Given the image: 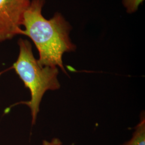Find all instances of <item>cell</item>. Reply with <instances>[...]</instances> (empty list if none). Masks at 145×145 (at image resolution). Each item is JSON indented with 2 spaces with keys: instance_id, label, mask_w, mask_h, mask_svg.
Returning <instances> with one entry per match:
<instances>
[{
  "instance_id": "3",
  "label": "cell",
  "mask_w": 145,
  "mask_h": 145,
  "mask_svg": "<svg viewBox=\"0 0 145 145\" xmlns=\"http://www.w3.org/2000/svg\"><path fill=\"white\" fill-rule=\"evenodd\" d=\"M30 1L0 0V43L22 33L23 16Z\"/></svg>"
},
{
  "instance_id": "6",
  "label": "cell",
  "mask_w": 145,
  "mask_h": 145,
  "mask_svg": "<svg viewBox=\"0 0 145 145\" xmlns=\"http://www.w3.org/2000/svg\"><path fill=\"white\" fill-rule=\"evenodd\" d=\"M62 142L58 138H53L51 141L43 140L42 145H62Z\"/></svg>"
},
{
  "instance_id": "7",
  "label": "cell",
  "mask_w": 145,
  "mask_h": 145,
  "mask_svg": "<svg viewBox=\"0 0 145 145\" xmlns=\"http://www.w3.org/2000/svg\"><path fill=\"white\" fill-rule=\"evenodd\" d=\"M23 1H31V0H23Z\"/></svg>"
},
{
  "instance_id": "5",
  "label": "cell",
  "mask_w": 145,
  "mask_h": 145,
  "mask_svg": "<svg viewBox=\"0 0 145 145\" xmlns=\"http://www.w3.org/2000/svg\"><path fill=\"white\" fill-rule=\"evenodd\" d=\"M144 0H123V3L129 14L135 12Z\"/></svg>"
},
{
  "instance_id": "2",
  "label": "cell",
  "mask_w": 145,
  "mask_h": 145,
  "mask_svg": "<svg viewBox=\"0 0 145 145\" xmlns=\"http://www.w3.org/2000/svg\"><path fill=\"white\" fill-rule=\"evenodd\" d=\"M19 54L12 65L16 74L30 92L31 99L18 104H25L31 110L32 125L35 124L40 105L45 93L48 90H56L60 87L57 79L58 68L42 66L34 57L31 43L26 39L18 41Z\"/></svg>"
},
{
  "instance_id": "4",
  "label": "cell",
  "mask_w": 145,
  "mask_h": 145,
  "mask_svg": "<svg viewBox=\"0 0 145 145\" xmlns=\"http://www.w3.org/2000/svg\"><path fill=\"white\" fill-rule=\"evenodd\" d=\"M122 145H145V117H142L140 123L135 128L132 138Z\"/></svg>"
},
{
  "instance_id": "1",
  "label": "cell",
  "mask_w": 145,
  "mask_h": 145,
  "mask_svg": "<svg viewBox=\"0 0 145 145\" xmlns=\"http://www.w3.org/2000/svg\"><path fill=\"white\" fill-rule=\"evenodd\" d=\"M45 0H32L24 13L22 35L29 37L39 53L38 62L42 66L60 68L65 74L62 56L73 52L76 46L71 40L72 28L62 15L56 12L50 20L42 14Z\"/></svg>"
}]
</instances>
